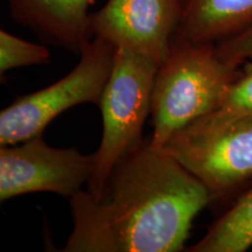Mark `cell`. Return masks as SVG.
<instances>
[{
	"mask_svg": "<svg viewBox=\"0 0 252 252\" xmlns=\"http://www.w3.org/2000/svg\"><path fill=\"white\" fill-rule=\"evenodd\" d=\"M174 41L219 45L252 26V0H180Z\"/></svg>",
	"mask_w": 252,
	"mask_h": 252,
	"instance_id": "9c48e42d",
	"label": "cell"
},
{
	"mask_svg": "<svg viewBox=\"0 0 252 252\" xmlns=\"http://www.w3.org/2000/svg\"><path fill=\"white\" fill-rule=\"evenodd\" d=\"M94 0H7L12 14L25 26L56 45L81 52L93 39L89 7Z\"/></svg>",
	"mask_w": 252,
	"mask_h": 252,
	"instance_id": "ba28073f",
	"label": "cell"
},
{
	"mask_svg": "<svg viewBox=\"0 0 252 252\" xmlns=\"http://www.w3.org/2000/svg\"><path fill=\"white\" fill-rule=\"evenodd\" d=\"M239 67L223 59L215 45L174 41L154 81L150 144L161 150L179 132L213 112Z\"/></svg>",
	"mask_w": 252,
	"mask_h": 252,
	"instance_id": "7a4b0ae2",
	"label": "cell"
},
{
	"mask_svg": "<svg viewBox=\"0 0 252 252\" xmlns=\"http://www.w3.org/2000/svg\"><path fill=\"white\" fill-rule=\"evenodd\" d=\"M209 203L202 182L147 140L115 167L99 194L70 197L72 231L62 251H181Z\"/></svg>",
	"mask_w": 252,
	"mask_h": 252,
	"instance_id": "6da1fadb",
	"label": "cell"
},
{
	"mask_svg": "<svg viewBox=\"0 0 252 252\" xmlns=\"http://www.w3.org/2000/svg\"><path fill=\"white\" fill-rule=\"evenodd\" d=\"M159 65L128 49L116 48L111 74L98 103L103 133L94 152L96 167L88 190L99 194L115 167L143 144L145 121L152 110Z\"/></svg>",
	"mask_w": 252,
	"mask_h": 252,
	"instance_id": "3957f363",
	"label": "cell"
},
{
	"mask_svg": "<svg viewBox=\"0 0 252 252\" xmlns=\"http://www.w3.org/2000/svg\"><path fill=\"white\" fill-rule=\"evenodd\" d=\"M94 167V153L52 147L42 134L0 146V201L31 193L72 197L89 184Z\"/></svg>",
	"mask_w": 252,
	"mask_h": 252,
	"instance_id": "8992f818",
	"label": "cell"
},
{
	"mask_svg": "<svg viewBox=\"0 0 252 252\" xmlns=\"http://www.w3.org/2000/svg\"><path fill=\"white\" fill-rule=\"evenodd\" d=\"M219 54L235 65H241L252 58V26L216 45Z\"/></svg>",
	"mask_w": 252,
	"mask_h": 252,
	"instance_id": "4fadbf2b",
	"label": "cell"
},
{
	"mask_svg": "<svg viewBox=\"0 0 252 252\" xmlns=\"http://www.w3.org/2000/svg\"><path fill=\"white\" fill-rule=\"evenodd\" d=\"M116 48L94 36L82 47L80 61L49 87L19 97L0 113V146L43 134L62 112L84 103L98 104L111 74Z\"/></svg>",
	"mask_w": 252,
	"mask_h": 252,
	"instance_id": "5b68a950",
	"label": "cell"
},
{
	"mask_svg": "<svg viewBox=\"0 0 252 252\" xmlns=\"http://www.w3.org/2000/svg\"><path fill=\"white\" fill-rule=\"evenodd\" d=\"M252 247V186L217 219L190 252H244Z\"/></svg>",
	"mask_w": 252,
	"mask_h": 252,
	"instance_id": "30bf717a",
	"label": "cell"
},
{
	"mask_svg": "<svg viewBox=\"0 0 252 252\" xmlns=\"http://www.w3.org/2000/svg\"><path fill=\"white\" fill-rule=\"evenodd\" d=\"M47 47L31 42L7 31H0V72L4 75L12 69L49 62Z\"/></svg>",
	"mask_w": 252,
	"mask_h": 252,
	"instance_id": "7c38bea8",
	"label": "cell"
},
{
	"mask_svg": "<svg viewBox=\"0 0 252 252\" xmlns=\"http://www.w3.org/2000/svg\"><path fill=\"white\" fill-rule=\"evenodd\" d=\"M238 118H252V58L239 67V74L217 108L195 123L219 124Z\"/></svg>",
	"mask_w": 252,
	"mask_h": 252,
	"instance_id": "8fae6325",
	"label": "cell"
},
{
	"mask_svg": "<svg viewBox=\"0 0 252 252\" xmlns=\"http://www.w3.org/2000/svg\"><path fill=\"white\" fill-rule=\"evenodd\" d=\"M180 9V0H108L91 14V33L160 65L174 42Z\"/></svg>",
	"mask_w": 252,
	"mask_h": 252,
	"instance_id": "52a82bcc",
	"label": "cell"
},
{
	"mask_svg": "<svg viewBox=\"0 0 252 252\" xmlns=\"http://www.w3.org/2000/svg\"><path fill=\"white\" fill-rule=\"evenodd\" d=\"M161 150L202 182L212 203L236 201L252 186V118L193 123Z\"/></svg>",
	"mask_w": 252,
	"mask_h": 252,
	"instance_id": "277c9868",
	"label": "cell"
}]
</instances>
